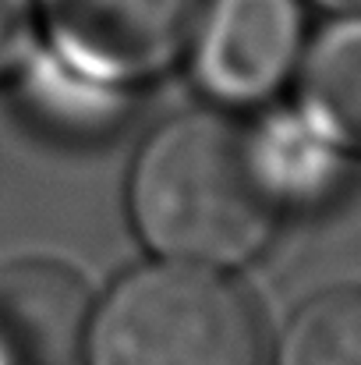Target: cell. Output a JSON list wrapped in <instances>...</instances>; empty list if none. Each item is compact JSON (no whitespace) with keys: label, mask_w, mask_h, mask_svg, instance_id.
Masks as SVG:
<instances>
[{"label":"cell","mask_w":361,"mask_h":365,"mask_svg":"<svg viewBox=\"0 0 361 365\" xmlns=\"http://www.w3.org/2000/svg\"><path fill=\"white\" fill-rule=\"evenodd\" d=\"M14 82L25 114L46 135H57L75 145L110 138L127 121L138 96L68 68L43 46L28 57V64L14 75Z\"/></svg>","instance_id":"7"},{"label":"cell","mask_w":361,"mask_h":365,"mask_svg":"<svg viewBox=\"0 0 361 365\" xmlns=\"http://www.w3.org/2000/svg\"><path fill=\"white\" fill-rule=\"evenodd\" d=\"M89 316V287L64 259L21 255L0 266V348L14 365H68Z\"/></svg>","instance_id":"6"},{"label":"cell","mask_w":361,"mask_h":365,"mask_svg":"<svg viewBox=\"0 0 361 365\" xmlns=\"http://www.w3.org/2000/svg\"><path fill=\"white\" fill-rule=\"evenodd\" d=\"M124 210L152 259L220 273L258 259L280 227L251 181L241 124L216 107L174 114L142 138Z\"/></svg>","instance_id":"1"},{"label":"cell","mask_w":361,"mask_h":365,"mask_svg":"<svg viewBox=\"0 0 361 365\" xmlns=\"http://www.w3.org/2000/svg\"><path fill=\"white\" fill-rule=\"evenodd\" d=\"M280 365H361V284L308 298L283 334Z\"/></svg>","instance_id":"9"},{"label":"cell","mask_w":361,"mask_h":365,"mask_svg":"<svg viewBox=\"0 0 361 365\" xmlns=\"http://www.w3.org/2000/svg\"><path fill=\"white\" fill-rule=\"evenodd\" d=\"M39 50V14L36 0H0V86L14 82V75Z\"/></svg>","instance_id":"10"},{"label":"cell","mask_w":361,"mask_h":365,"mask_svg":"<svg viewBox=\"0 0 361 365\" xmlns=\"http://www.w3.org/2000/svg\"><path fill=\"white\" fill-rule=\"evenodd\" d=\"M244 135V160L266 206L287 217L333 210L355 185L358 160L344 153L298 103L258 114Z\"/></svg>","instance_id":"5"},{"label":"cell","mask_w":361,"mask_h":365,"mask_svg":"<svg viewBox=\"0 0 361 365\" xmlns=\"http://www.w3.org/2000/svg\"><path fill=\"white\" fill-rule=\"evenodd\" d=\"M305 0H202L184 64L216 110H258L294 86L308 50Z\"/></svg>","instance_id":"4"},{"label":"cell","mask_w":361,"mask_h":365,"mask_svg":"<svg viewBox=\"0 0 361 365\" xmlns=\"http://www.w3.org/2000/svg\"><path fill=\"white\" fill-rule=\"evenodd\" d=\"M305 4H315L333 18H361V0H305Z\"/></svg>","instance_id":"11"},{"label":"cell","mask_w":361,"mask_h":365,"mask_svg":"<svg viewBox=\"0 0 361 365\" xmlns=\"http://www.w3.org/2000/svg\"><path fill=\"white\" fill-rule=\"evenodd\" d=\"M85 365H262L255 302L231 273L152 259L93 305Z\"/></svg>","instance_id":"2"},{"label":"cell","mask_w":361,"mask_h":365,"mask_svg":"<svg viewBox=\"0 0 361 365\" xmlns=\"http://www.w3.org/2000/svg\"><path fill=\"white\" fill-rule=\"evenodd\" d=\"M202 0H36L39 46L68 68L142 93L184 64Z\"/></svg>","instance_id":"3"},{"label":"cell","mask_w":361,"mask_h":365,"mask_svg":"<svg viewBox=\"0 0 361 365\" xmlns=\"http://www.w3.org/2000/svg\"><path fill=\"white\" fill-rule=\"evenodd\" d=\"M294 89V103L361 163V18H333L308 39Z\"/></svg>","instance_id":"8"}]
</instances>
